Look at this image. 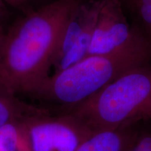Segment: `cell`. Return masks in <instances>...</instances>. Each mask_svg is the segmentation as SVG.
Listing matches in <instances>:
<instances>
[{"mask_svg": "<svg viewBox=\"0 0 151 151\" xmlns=\"http://www.w3.org/2000/svg\"><path fill=\"white\" fill-rule=\"evenodd\" d=\"M7 4L15 8H22L24 4L22 0H5Z\"/></svg>", "mask_w": 151, "mask_h": 151, "instance_id": "4fadbf2b", "label": "cell"}, {"mask_svg": "<svg viewBox=\"0 0 151 151\" xmlns=\"http://www.w3.org/2000/svg\"><path fill=\"white\" fill-rule=\"evenodd\" d=\"M24 122L32 151H76L93 132L69 113L44 112Z\"/></svg>", "mask_w": 151, "mask_h": 151, "instance_id": "277c9868", "label": "cell"}, {"mask_svg": "<svg viewBox=\"0 0 151 151\" xmlns=\"http://www.w3.org/2000/svg\"><path fill=\"white\" fill-rule=\"evenodd\" d=\"M22 1L24 3V4L25 5L27 2H33V1H40V0H22Z\"/></svg>", "mask_w": 151, "mask_h": 151, "instance_id": "5bb4252c", "label": "cell"}, {"mask_svg": "<svg viewBox=\"0 0 151 151\" xmlns=\"http://www.w3.org/2000/svg\"><path fill=\"white\" fill-rule=\"evenodd\" d=\"M67 113L92 132L151 120V62L124 73Z\"/></svg>", "mask_w": 151, "mask_h": 151, "instance_id": "3957f363", "label": "cell"}, {"mask_svg": "<svg viewBox=\"0 0 151 151\" xmlns=\"http://www.w3.org/2000/svg\"><path fill=\"white\" fill-rule=\"evenodd\" d=\"M24 119L14 120L0 127V151H32Z\"/></svg>", "mask_w": 151, "mask_h": 151, "instance_id": "9c48e42d", "label": "cell"}, {"mask_svg": "<svg viewBox=\"0 0 151 151\" xmlns=\"http://www.w3.org/2000/svg\"><path fill=\"white\" fill-rule=\"evenodd\" d=\"M127 151H151V133L136 138Z\"/></svg>", "mask_w": 151, "mask_h": 151, "instance_id": "8fae6325", "label": "cell"}, {"mask_svg": "<svg viewBox=\"0 0 151 151\" xmlns=\"http://www.w3.org/2000/svg\"><path fill=\"white\" fill-rule=\"evenodd\" d=\"M7 3L5 0H0V25L5 21L8 17V9L6 6Z\"/></svg>", "mask_w": 151, "mask_h": 151, "instance_id": "7c38bea8", "label": "cell"}, {"mask_svg": "<svg viewBox=\"0 0 151 151\" xmlns=\"http://www.w3.org/2000/svg\"><path fill=\"white\" fill-rule=\"evenodd\" d=\"M140 25H137L151 38V0H121Z\"/></svg>", "mask_w": 151, "mask_h": 151, "instance_id": "30bf717a", "label": "cell"}, {"mask_svg": "<svg viewBox=\"0 0 151 151\" xmlns=\"http://www.w3.org/2000/svg\"><path fill=\"white\" fill-rule=\"evenodd\" d=\"M104 1L82 0L75 7L62 32L52 60V67L71 50L88 26L97 20Z\"/></svg>", "mask_w": 151, "mask_h": 151, "instance_id": "8992f818", "label": "cell"}, {"mask_svg": "<svg viewBox=\"0 0 151 151\" xmlns=\"http://www.w3.org/2000/svg\"><path fill=\"white\" fill-rule=\"evenodd\" d=\"M4 35L2 33L0 32V47H1V43H2L3 41V39H4Z\"/></svg>", "mask_w": 151, "mask_h": 151, "instance_id": "9a60e30c", "label": "cell"}, {"mask_svg": "<svg viewBox=\"0 0 151 151\" xmlns=\"http://www.w3.org/2000/svg\"><path fill=\"white\" fill-rule=\"evenodd\" d=\"M44 112L47 111L33 104L22 101L0 83V127L14 120Z\"/></svg>", "mask_w": 151, "mask_h": 151, "instance_id": "ba28073f", "label": "cell"}, {"mask_svg": "<svg viewBox=\"0 0 151 151\" xmlns=\"http://www.w3.org/2000/svg\"><path fill=\"white\" fill-rule=\"evenodd\" d=\"M137 137L130 127L95 131L76 151H127Z\"/></svg>", "mask_w": 151, "mask_h": 151, "instance_id": "52a82bcc", "label": "cell"}, {"mask_svg": "<svg viewBox=\"0 0 151 151\" xmlns=\"http://www.w3.org/2000/svg\"><path fill=\"white\" fill-rule=\"evenodd\" d=\"M151 62V38L143 34L127 48L89 55L50 75L29 96L52 115L67 113L127 71Z\"/></svg>", "mask_w": 151, "mask_h": 151, "instance_id": "7a4b0ae2", "label": "cell"}, {"mask_svg": "<svg viewBox=\"0 0 151 151\" xmlns=\"http://www.w3.org/2000/svg\"><path fill=\"white\" fill-rule=\"evenodd\" d=\"M82 0H55L19 20L0 47V83L29 97L50 76L62 32Z\"/></svg>", "mask_w": 151, "mask_h": 151, "instance_id": "6da1fadb", "label": "cell"}, {"mask_svg": "<svg viewBox=\"0 0 151 151\" xmlns=\"http://www.w3.org/2000/svg\"><path fill=\"white\" fill-rule=\"evenodd\" d=\"M124 11L121 0H104L94 26L88 56L119 51L144 34L137 24H129Z\"/></svg>", "mask_w": 151, "mask_h": 151, "instance_id": "5b68a950", "label": "cell"}]
</instances>
